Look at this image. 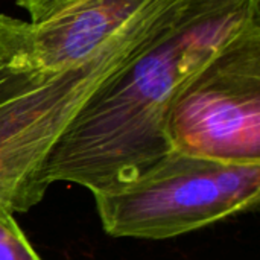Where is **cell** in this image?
Returning <instances> with one entry per match:
<instances>
[{
    "instance_id": "cell-5",
    "label": "cell",
    "mask_w": 260,
    "mask_h": 260,
    "mask_svg": "<svg viewBox=\"0 0 260 260\" xmlns=\"http://www.w3.org/2000/svg\"><path fill=\"white\" fill-rule=\"evenodd\" d=\"M158 0H15L27 18L0 14V62L52 73L101 53Z\"/></svg>"
},
{
    "instance_id": "cell-2",
    "label": "cell",
    "mask_w": 260,
    "mask_h": 260,
    "mask_svg": "<svg viewBox=\"0 0 260 260\" xmlns=\"http://www.w3.org/2000/svg\"><path fill=\"white\" fill-rule=\"evenodd\" d=\"M181 2L158 0L84 66L41 73L0 62V213H26L44 198L40 172L66 126L154 44Z\"/></svg>"
},
{
    "instance_id": "cell-6",
    "label": "cell",
    "mask_w": 260,
    "mask_h": 260,
    "mask_svg": "<svg viewBox=\"0 0 260 260\" xmlns=\"http://www.w3.org/2000/svg\"><path fill=\"white\" fill-rule=\"evenodd\" d=\"M0 260H41L11 213H0Z\"/></svg>"
},
{
    "instance_id": "cell-1",
    "label": "cell",
    "mask_w": 260,
    "mask_h": 260,
    "mask_svg": "<svg viewBox=\"0 0 260 260\" xmlns=\"http://www.w3.org/2000/svg\"><path fill=\"white\" fill-rule=\"evenodd\" d=\"M260 20V0H183L154 44L104 84L66 126L40 172L43 187L105 192L172 149L168 119L184 85Z\"/></svg>"
},
{
    "instance_id": "cell-4",
    "label": "cell",
    "mask_w": 260,
    "mask_h": 260,
    "mask_svg": "<svg viewBox=\"0 0 260 260\" xmlns=\"http://www.w3.org/2000/svg\"><path fill=\"white\" fill-rule=\"evenodd\" d=\"M171 149L230 165H260V20L195 75L168 119Z\"/></svg>"
},
{
    "instance_id": "cell-3",
    "label": "cell",
    "mask_w": 260,
    "mask_h": 260,
    "mask_svg": "<svg viewBox=\"0 0 260 260\" xmlns=\"http://www.w3.org/2000/svg\"><path fill=\"white\" fill-rule=\"evenodd\" d=\"M93 197L108 235L169 239L256 207L260 165H230L171 151L133 181Z\"/></svg>"
}]
</instances>
